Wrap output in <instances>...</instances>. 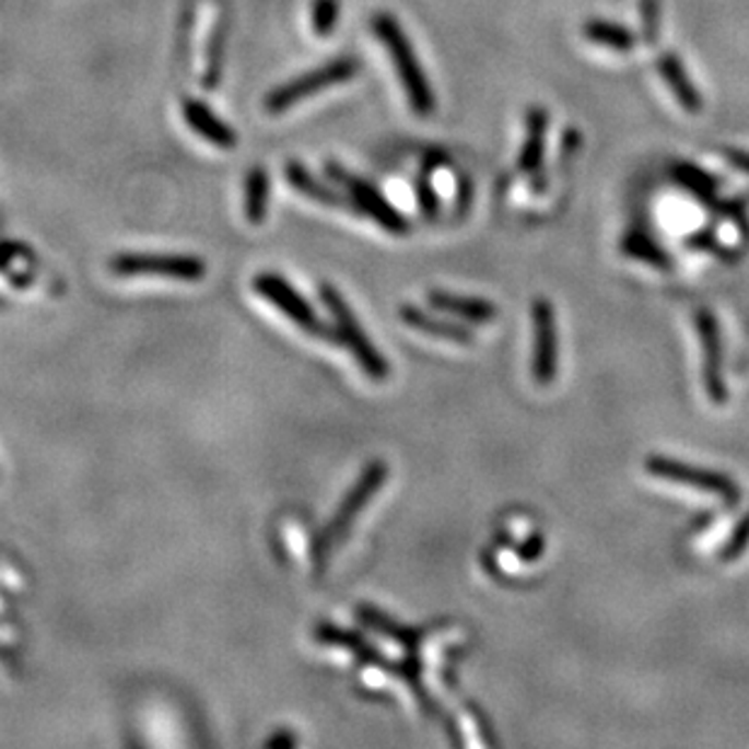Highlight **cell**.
I'll list each match as a JSON object with an SVG mask.
<instances>
[{
  "label": "cell",
  "instance_id": "obj_4",
  "mask_svg": "<svg viewBox=\"0 0 749 749\" xmlns=\"http://www.w3.org/2000/svg\"><path fill=\"white\" fill-rule=\"evenodd\" d=\"M356 71H360V61L352 59V56H342V59L328 61L318 66V69L294 78V81L279 85L277 91L265 100V107L267 112H272V115H279V112H286L289 107L301 103V100L318 95L320 91H326V87L352 81Z\"/></svg>",
  "mask_w": 749,
  "mask_h": 749
},
{
  "label": "cell",
  "instance_id": "obj_22",
  "mask_svg": "<svg viewBox=\"0 0 749 749\" xmlns=\"http://www.w3.org/2000/svg\"><path fill=\"white\" fill-rule=\"evenodd\" d=\"M675 177L677 180L684 185L687 189H691V192L699 195V197H706L711 199L715 195V183H713V177H709L706 173H701L699 167H691V165H679L677 171H675Z\"/></svg>",
  "mask_w": 749,
  "mask_h": 749
},
{
  "label": "cell",
  "instance_id": "obj_21",
  "mask_svg": "<svg viewBox=\"0 0 749 749\" xmlns=\"http://www.w3.org/2000/svg\"><path fill=\"white\" fill-rule=\"evenodd\" d=\"M340 17V0H313V30L318 37L332 35Z\"/></svg>",
  "mask_w": 749,
  "mask_h": 749
},
{
  "label": "cell",
  "instance_id": "obj_7",
  "mask_svg": "<svg viewBox=\"0 0 749 749\" xmlns=\"http://www.w3.org/2000/svg\"><path fill=\"white\" fill-rule=\"evenodd\" d=\"M253 289L265 301H270L277 311H282L296 328H301L308 335H316V338L335 340V330H328V326H323V320L316 316V311L311 308L308 301L301 296L284 277H279L274 272H262L255 277Z\"/></svg>",
  "mask_w": 749,
  "mask_h": 749
},
{
  "label": "cell",
  "instance_id": "obj_20",
  "mask_svg": "<svg viewBox=\"0 0 749 749\" xmlns=\"http://www.w3.org/2000/svg\"><path fill=\"white\" fill-rule=\"evenodd\" d=\"M641 10V32L645 44L659 42V30H663V0H639Z\"/></svg>",
  "mask_w": 749,
  "mask_h": 749
},
{
  "label": "cell",
  "instance_id": "obj_1",
  "mask_svg": "<svg viewBox=\"0 0 749 749\" xmlns=\"http://www.w3.org/2000/svg\"><path fill=\"white\" fill-rule=\"evenodd\" d=\"M372 25H374V35L384 44L390 61H394L396 66V73L400 78L402 87H406L410 107L416 109L420 117H430L434 109V93H432L428 75H424L422 71L416 51H412V44L406 37V32L400 30L396 17H390L388 13L374 15Z\"/></svg>",
  "mask_w": 749,
  "mask_h": 749
},
{
  "label": "cell",
  "instance_id": "obj_18",
  "mask_svg": "<svg viewBox=\"0 0 749 749\" xmlns=\"http://www.w3.org/2000/svg\"><path fill=\"white\" fill-rule=\"evenodd\" d=\"M284 177L294 185L296 192L311 197L313 201H320V204H328V207H344V199L338 192H332L330 187L320 185L316 177H313L306 167H301L299 163H289Z\"/></svg>",
  "mask_w": 749,
  "mask_h": 749
},
{
  "label": "cell",
  "instance_id": "obj_6",
  "mask_svg": "<svg viewBox=\"0 0 749 749\" xmlns=\"http://www.w3.org/2000/svg\"><path fill=\"white\" fill-rule=\"evenodd\" d=\"M645 471L659 480H667V483H677L691 490H699V493L721 498L728 502V505H735V502L740 500V488H737L733 478H728L725 473L709 471V468L681 464L677 461V458L647 456Z\"/></svg>",
  "mask_w": 749,
  "mask_h": 749
},
{
  "label": "cell",
  "instance_id": "obj_24",
  "mask_svg": "<svg viewBox=\"0 0 749 749\" xmlns=\"http://www.w3.org/2000/svg\"><path fill=\"white\" fill-rule=\"evenodd\" d=\"M747 546H749V512L745 514L740 522H737V527L733 529L730 539L725 541L723 551H721V561L723 563L737 561V558H740L747 551Z\"/></svg>",
  "mask_w": 749,
  "mask_h": 749
},
{
  "label": "cell",
  "instance_id": "obj_28",
  "mask_svg": "<svg viewBox=\"0 0 749 749\" xmlns=\"http://www.w3.org/2000/svg\"><path fill=\"white\" fill-rule=\"evenodd\" d=\"M725 155H728V161H730L735 167H740L742 173L749 175V153H742V151H728Z\"/></svg>",
  "mask_w": 749,
  "mask_h": 749
},
{
  "label": "cell",
  "instance_id": "obj_2",
  "mask_svg": "<svg viewBox=\"0 0 749 749\" xmlns=\"http://www.w3.org/2000/svg\"><path fill=\"white\" fill-rule=\"evenodd\" d=\"M386 480H388V466L384 461H372L364 468L362 476L356 478V483L352 485L350 493L344 495L340 507L335 510V517L318 536L316 546H313V561H316L318 573L326 567V561L330 558L335 546H338L344 536L350 534L352 524L356 522V517H360V512L374 500L378 490L386 485Z\"/></svg>",
  "mask_w": 749,
  "mask_h": 749
},
{
  "label": "cell",
  "instance_id": "obj_23",
  "mask_svg": "<svg viewBox=\"0 0 749 749\" xmlns=\"http://www.w3.org/2000/svg\"><path fill=\"white\" fill-rule=\"evenodd\" d=\"M623 248H625V253H631L633 257H641V260L653 262L655 267H657V265H659V267H665V265H667L665 253L659 250L651 238H645L643 233H633V236L625 238Z\"/></svg>",
  "mask_w": 749,
  "mask_h": 749
},
{
  "label": "cell",
  "instance_id": "obj_11",
  "mask_svg": "<svg viewBox=\"0 0 749 749\" xmlns=\"http://www.w3.org/2000/svg\"><path fill=\"white\" fill-rule=\"evenodd\" d=\"M657 71H659V75H663V81L667 83L669 91H672V95L677 97V103L687 112H691V115H699L701 107H703V100L697 91V85L691 83V78H689L684 63H681L679 56L672 51L659 54Z\"/></svg>",
  "mask_w": 749,
  "mask_h": 749
},
{
  "label": "cell",
  "instance_id": "obj_13",
  "mask_svg": "<svg viewBox=\"0 0 749 749\" xmlns=\"http://www.w3.org/2000/svg\"><path fill=\"white\" fill-rule=\"evenodd\" d=\"M400 320L412 330H418L422 335H430V338L446 340V342H454V344H471L473 342V332L468 328L458 326V323L432 318L430 313H424L416 306H402L400 308Z\"/></svg>",
  "mask_w": 749,
  "mask_h": 749
},
{
  "label": "cell",
  "instance_id": "obj_27",
  "mask_svg": "<svg viewBox=\"0 0 749 749\" xmlns=\"http://www.w3.org/2000/svg\"><path fill=\"white\" fill-rule=\"evenodd\" d=\"M541 551H543V539H541V536H534V539H529L527 546H524V549H522L524 561H536Z\"/></svg>",
  "mask_w": 749,
  "mask_h": 749
},
{
  "label": "cell",
  "instance_id": "obj_19",
  "mask_svg": "<svg viewBox=\"0 0 749 749\" xmlns=\"http://www.w3.org/2000/svg\"><path fill=\"white\" fill-rule=\"evenodd\" d=\"M267 199H270V180L262 167H255L245 180V219L250 223H262L267 214Z\"/></svg>",
  "mask_w": 749,
  "mask_h": 749
},
{
  "label": "cell",
  "instance_id": "obj_16",
  "mask_svg": "<svg viewBox=\"0 0 749 749\" xmlns=\"http://www.w3.org/2000/svg\"><path fill=\"white\" fill-rule=\"evenodd\" d=\"M360 621L366 623L368 629H374V631H378L382 635H386V639L400 643L402 647H408L410 653L416 651L418 643L422 641V633L420 631L406 629V625H400L398 621L388 619L386 613L376 611L374 607H360Z\"/></svg>",
  "mask_w": 749,
  "mask_h": 749
},
{
  "label": "cell",
  "instance_id": "obj_25",
  "mask_svg": "<svg viewBox=\"0 0 749 749\" xmlns=\"http://www.w3.org/2000/svg\"><path fill=\"white\" fill-rule=\"evenodd\" d=\"M418 201H420V211L428 219H432L434 214H437V209H440V199L437 195H434V189L430 183H420L418 185Z\"/></svg>",
  "mask_w": 749,
  "mask_h": 749
},
{
  "label": "cell",
  "instance_id": "obj_15",
  "mask_svg": "<svg viewBox=\"0 0 749 749\" xmlns=\"http://www.w3.org/2000/svg\"><path fill=\"white\" fill-rule=\"evenodd\" d=\"M430 304L440 311L452 313V316H458L464 320H471V323H490L498 318V308L490 304V301L483 299H468V296H456V294H446V292H432L430 294Z\"/></svg>",
  "mask_w": 749,
  "mask_h": 749
},
{
  "label": "cell",
  "instance_id": "obj_3",
  "mask_svg": "<svg viewBox=\"0 0 749 749\" xmlns=\"http://www.w3.org/2000/svg\"><path fill=\"white\" fill-rule=\"evenodd\" d=\"M320 299L326 308L330 311L332 320L338 323V330H335V342L344 344V348L350 350V354L354 356V362L360 364L362 372L366 376H372L374 382H384L390 374V366L384 360V354L378 352L372 340H368V335L362 330L360 320L354 318L352 308L344 304V299L340 296V292L330 284H320Z\"/></svg>",
  "mask_w": 749,
  "mask_h": 749
},
{
  "label": "cell",
  "instance_id": "obj_10",
  "mask_svg": "<svg viewBox=\"0 0 749 749\" xmlns=\"http://www.w3.org/2000/svg\"><path fill=\"white\" fill-rule=\"evenodd\" d=\"M697 330L701 338V354H703V386L713 406H723L728 400V388H725L723 378V344H721V330L718 320L713 318V313L701 308L697 313Z\"/></svg>",
  "mask_w": 749,
  "mask_h": 749
},
{
  "label": "cell",
  "instance_id": "obj_12",
  "mask_svg": "<svg viewBox=\"0 0 749 749\" xmlns=\"http://www.w3.org/2000/svg\"><path fill=\"white\" fill-rule=\"evenodd\" d=\"M183 117L201 139L211 141L214 147L219 149L236 147V133H233V129L226 125V121L219 119L204 103H199V100H185Z\"/></svg>",
  "mask_w": 749,
  "mask_h": 749
},
{
  "label": "cell",
  "instance_id": "obj_5",
  "mask_svg": "<svg viewBox=\"0 0 749 749\" xmlns=\"http://www.w3.org/2000/svg\"><path fill=\"white\" fill-rule=\"evenodd\" d=\"M109 270L119 277H167L197 282L207 274L204 260L195 255H167V253H121L112 257Z\"/></svg>",
  "mask_w": 749,
  "mask_h": 749
},
{
  "label": "cell",
  "instance_id": "obj_26",
  "mask_svg": "<svg viewBox=\"0 0 749 749\" xmlns=\"http://www.w3.org/2000/svg\"><path fill=\"white\" fill-rule=\"evenodd\" d=\"M270 749H277V747H294L296 745V737L289 733V730H279L274 737H270V740L265 742Z\"/></svg>",
  "mask_w": 749,
  "mask_h": 749
},
{
  "label": "cell",
  "instance_id": "obj_17",
  "mask_svg": "<svg viewBox=\"0 0 749 749\" xmlns=\"http://www.w3.org/2000/svg\"><path fill=\"white\" fill-rule=\"evenodd\" d=\"M585 37L589 42L599 44V47H609L613 51H631L635 47V35L623 25H617V22H609V20H589L587 27H585Z\"/></svg>",
  "mask_w": 749,
  "mask_h": 749
},
{
  "label": "cell",
  "instance_id": "obj_14",
  "mask_svg": "<svg viewBox=\"0 0 749 749\" xmlns=\"http://www.w3.org/2000/svg\"><path fill=\"white\" fill-rule=\"evenodd\" d=\"M546 129H549V112L543 107H531L527 115V139H524L522 155H519V171L536 173L543 161L546 147Z\"/></svg>",
  "mask_w": 749,
  "mask_h": 749
},
{
  "label": "cell",
  "instance_id": "obj_9",
  "mask_svg": "<svg viewBox=\"0 0 749 749\" xmlns=\"http://www.w3.org/2000/svg\"><path fill=\"white\" fill-rule=\"evenodd\" d=\"M534 318V354L531 374L539 386H551L558 368V342H555V316L553 306L546 299H536L531 306Z\"/></svg>",
  "mask_w": 749,
  "mask_h": 749
},
{
  "label": "cell",
  "instance_id": "obj_8",
  "mask_svg": "<svg viewBox=\"0 0 749 749\" xmlns=\"http://www.w3.org/2000/svg\"><path fill=\"white\" fill-rule=\"evenodd\" d=\"M328 173L340 185H344V189L350 192L354 204L360 207L366 216H372L384 231L396 233V236H406V233L410 231L408 219L402 216L400 211L390 204V201L382 192H378L372 183H364V180H360V177L340 171L338 165H330Z\"/></svg>",
  "mask_w": 749,
  "mask_h": 749
}]
</instances>
